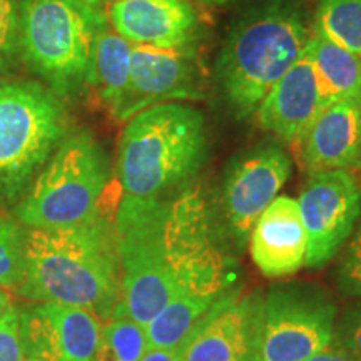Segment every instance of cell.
Here are the masks:
<instances>
[{"instance_id": "8", "label": "cell", "mask_w": 361, "mask_h": 361, "mask_svg": "<svg viewBox=\"0 0 361 361\" xmlns=\"http://www.w3.org/2000/svg\"><path fill=\"white\" fill-rule=\"evenodd\" d=\"M336 305L311 283H276L264 296L259 361H306L333 341Z\"/></svg>"}, {"instance_id": "9", "label": "cell", "mask_w": 361, "mask_h": 361, "mask_svg": "<svg viewBox=\"0 0 361 361\" xmlns=\"http://www.w3.org/2000/svg\"><path fill=\"white\" fill-rule=\"evenodd\" d=\"M291 174V157L281 144L264 139L229 161L223 179V211L234 241L243 247L263 211Z\"/></svg>"}, {"instance_id": "24", "label": "cell", "mask_w": 361, "mask_h": 361, "mask_svg": "<svg viewBox=\"0 0 361 361\" xmlns=\"http://www.w3.org/2000/svg\"><path fill=\"white\" fill-rule=\"evenodd\" d=\"M19 52V2L0 0V72L11 69Z\"/></svg>"}, {"instance_id": "31", "label": "cell", "mask_w": 361, "mask_h": 361, "mask_svg": "<svg viewBox=\"0 0 361 361\" xmlns=\"http://www.w3.org/2000/svg\"><path fill=\"white\" fill-rule=\"evenodd\" d=\"M358 168H361V97H360V107H358Z\"/></svg>"}, {"instance_id": "7", "label": "cell", "mask_w": 361, "mask_h": 361, "mask_svg": "<svg viewBox=\"0 0 361 361\" xmlns=\"http://www.w3.org/2000/svg\"><path fill=\"white\" fill-rule=\"evenodd\" d=\"M62 104L37 82H0V200L16 201L64 137Z\"/></svg>"}, {"instance_id": "32", "label": "cell", "mask_w": 361, "mask_h": 361, "mask_svg": "<svg viewBox=\"0 0 361 361\" xmlns=\"http://www.w3.org/2000/svg\"><path fill=\"white\" fill-rule=\"evenodd\" d=\"M82 2L89 4V6H94V7H99V4L102 2V0H82Z\"/></svg>"}, {"instance_id": "2", "label": "cell", "mask_w": 361, "mask_h": 361, "mask_svg": "<svg viewBox=\"0 0 361 361\" xmlns=\"http://www.w3.org/2000/svg\"><path fill=\"white\" fill-rule=\"evenodd\" d=\"M17 291L35 303L75 306L107 322L121 301L114 219L102 211L67 228L27 229Z\"/></svg>"}, {"instance_id": "5", "label": "cell", "mask_w": 361, "mask_h": 361, "mask_svg": "<svg viewBox=\"0 0 361 361\" xmlns=\"http://www.w3.org/2000/svg\"><path fill=\"white\" fill-rule=\"evenodd\" d=\"M107 17L82 0H20L19 51L52 92H78L89 82L96 39Z\"/></svg>"}, {"instance_id": "10", "label": "cell", "mask_w": 361, "mask_h": 361, "mask_svg": "<svg viewBox=\"0 0 361 361\" xmlns=\"http://www.w3.org/2000/svg\"><path fill=\"white\" fill-rule=\"evenodd\" d=\"M306 231L308 268H322L335 258L353 234L361 216V189L348 169L311 174L298 200Z\"/></svg>"}, {"instance_id": "3", "label": "cell", "mask_w": 361, "mask_h": 361, "mask_svg": "<svg viewBox=\"0 0 361 361\" xmlns=\"http://www.w3.org/2000/svg\"><path fill=\"white\" fill-rule=\"evenodd\" d=\"M311 30L300 0H264L238 17L216 59L214 75L224 106L250 121L269 89L303 52Z\"/></svg>"}, {"instance_id": "1", "label": "cell", "mask_w": 361, "mask_h": 361, "mask_svg": "<svg viewBox=\"0 0 361 361\" xmlns=\"http://www.w3.org/2000/svg\"><path fill=\"white\" fill-rule=\"evenodd\" d=\"M114 226L119 303L142 326L173 298L211 308L234 290L236 264L221 241L213 202L197 184L168 197L121 200Z\"/></svg>"}, {"instance_id": "26", "label": "cell", "mask_w": 361, "mask_h": 361, "mask_svg": "<svg viewBox=\"0 0 361 361\" xmlns=\"http://www.w3.org/2000/svg\"><path fill=\"white\" fill-rule=\"evenodd\" d=\"M331 345L361 361V303L350 305L343 311L340 322L335 323Z\"/></svg>"}, {"instance_id": "16", "label": "cell", "mask_w": 361, "mask_h": 361, "mask_svg": "<svg viewBox=\"0 0 361 361\" xmlns=\"http://www.w3.org/2000/svg\"><path fill=\"white\" fill-rule=\"evenodd\" d=\"M251 258L268 278L291 276L305 266L306 231L300 206L291 196H276L250 234Z\"/></svg>"}, {"instance_id": "19", "label": "cell", "mask_w": 361, "mask_h": 361, "mask_svg": "<svg viewBox=\"0 0 361 361\" xmlns=\"http://www.w3.org/2000/svg\"><path fill=\"white\" fill-rule=\"evenodd\" d=\"M133 44L116 32L106 22L94 45L89 71V85L96 90L111 114H114L123 101L130 75Z\"/></svg>"}, {"instance_id": "14", "label": "cell", "mask_w": 361, "mask_h": 361, "mask_svg": "<svg viewBox=\"0 0 361 361\" xmlns=\"http://www.w3.org/2000/svg\"><path fill=\"white\" fill-rule=\"evenodd\" d=\"M107 22L134 45L194 51L201 20L189 0H111Z\"/></svg>"}, {"instance_id": "28", "label": "cell", "mask_w": 361, "mask_h": 361, "mask_svg": "<svg viewBox=\"0 0 361 361\" xmlns=\"http://www.w3.org/2000/svg\"><path fill=\"white\" fill-rule=\"evenodd\" d=\"M306 361H356L353 356H350L346 351L336 348L335 345H329L319 353H316Z\"/></svg>"}, {"instance_id": "27", "label": "cell", "mask_w": 361, "mask_h": 361, "mask_svg": "<svg viewBox=\"0 0 361 361\" xmlns=\"http://www.w3.org/2000/svg\"><path fill=\"white\" fill-rule=\"evenodd\" d=\"M188 340L174 348H149L139 361H184Z\"/></svg>"}, {"instance_id": "15", "label": "cell", "mask_w": 361, "mask_h": 361, "mask_svg": "<svg viewBox=\"0 0 361 361\" xmlns=\"http://www.w3.org/2000/svg\"><path fill=\"white\" fill-rule=\"evenodd\" d=\"M318 114V84L306 44L295 64L269 89L255 116L264 130L284 142L300 144Z\"/></svg>"}, {"instance_id": "23", "label": "cell", "mask_w": 361, "mask_h": 361, "mask_svg": "<svg viewBox=\"0 0 361 361\" xmlns=\"http://www.w3.org/2000/svg\"><path fill=\"white\" fill-rule=\"evenodd\" d=\"M338 288L346 296L361 300V223L350 236L336 268Z\"/></svg>"}, {"instance_id": "29", "label": "cell", "mask_w": 361, "mask_h": 361, "mask_svg": "<svg viewBox=\"0 0 361 361\" xmlns=\"http://www.w3.org/2000/svg\"><path fill=\"white\" fill-rule=\"evenodd\" d=\"M202 6L213 8H229V7H251L256 4L264 2V0H197Z\"/></svg>"}, {"instance_id": "30", "label": "cell", "mask_w": 361, "mask_h": 361, "mask_svg": "<svg viewBox=\"0 0 361 361\" xmlns=\"http://www.w3.org/2000/svg\"><path fill=\"white\" fill-rule=\"evenodd\" d=\"M12 306V298L8 295L7 290L0 288V316H2L6 311Z\"/></svg>"}, {"instance_id": "11", "label": "cell", "mask_w": 361, "mask_h": 361, "mask_svg": "<svg viewBox=\"0 0 361 361\" xmlns=\"http://www.w3.org/2000/svg\"><path fill=\"white\" fill-rule=\"evenodd\" d=\"M263 319L261 291L234 288L192 329L184 361H259Z\"/></svg>"}, {"instance_id": "22", "label": "cell", "mask_w": 361, "mask_h": 361, "mask_svg": "<svg viewBox=\"0 0 361 361\" xmlns=\"http://www.w3.org/2000/svg\"><path fill=\"white\" fill-rule=\"evenodd\" d=\"M27 229L19 221L0 216V288H19L25 269Z\"/></svg>"}, {"instance_id": "21", "label": "cell", "mask_w": 361, "mask_h": 361, "mask_svg": "<svg viewBox=\"0 0 361 361\" xmlns=\"http://www.w3.org/2000/svg\"><path fill=\"white\" fill-rule=\"evenodd\" d=\"M313 29L361 56V0H319Z\"/></svg>"}, {"instance_id": "17", "label": "cell", "mask_w": 361, "mask_h": 361, "mask_svg": "<svg viewBox=\"0 0 361 361\" xmlns=\"http://www.w3.org/2000/svg\"><path fill=\"white\" fill-rule=\"evenodd\" d=\"M360 99L324 107L301 139V162L311 174L358 168Z\"/></svg>"}, {"instance_id": "4", "label": "cell", "mask_w": 361, "mask_h": 361, "mask_svg": "<svg viewBox=\"0 0 361 361\" xmlns=\"http://www.w3.org/2000/svg\"><path fill=\"white\" fill-rule=\"evenodd\" d=\"M207 157L206 119L186 102H164L130 117L117 149L121 200L149 201L186 186Z\"/></svg>"}, {"instance_id": "13", "label": "cell", "mask_w": 361, "mask_h": 361, "mask_svg": "<svg viewBox=\"0 0 361 361\" xmlns=\"http://www.w3.org/2000/svg\"><path fill=\"white\" fill-rule=\"evenodd\" d=\"M25 355L44 361H96L102 322L87 310L35 303L20 310Z\"/></svg>"}, {"instance_id": "18", "label": "cell", "mask_w": 361, "mask_h": 361, "mask_svg": "<svg viewBox=\"0 0 361 361\" xmlns=\"http://www.w3.org/2000/svg\"><path fill=\"white\" fill-rule=\"evenodd\" d=\"M319 92V112L340 101L361 97V56L313 29L308 39Z\"/></svg>"}, {"instance_id": "25", "label": "cell", "mask_w": 361, "mask_h": 361, "mask_svg": "<svg viewBox=\"0 0 361 361\" xmlns=\"http://www.w3.org/2000/svg\"><path fill=\"white\" fill-rule=\"evenodd\" d=\"M20 310L11 306L0 316V361H25Z\"/></svg>"}, {"instance_id": "12", "label": "cell", "mask_w": 361, "mask_h": 361, "mask_svg": "<svg viewBox=\"0 0 361 361\" xmlns=\"http://www.w3.org/2000/svg\"><path fill=\"white\" fill-rule=\"evenodd\" d=\"M204 96V79L194 51L133 44L129 84L112 117L129 121L157 104L201 101Z\"/></svg>"}, {"instance_id": "6", "label": "cell", "mask_w": 361, "mask_h": 361, "mask_svg": "<svg viewBox=\"0 0 361 361\" xmlns=\"http://www.w3.org/2000/svg\"><path fill=\"white\" fill-rule=\"evenodd\" d=\"M111 169L106 152L89 130L66 137L16 206L29 229L75 226L102 213Z\"/></svg>"}, {"instance_id": "33", "label": "cell", "mask_w": 361, "mask_h": 361, "mask_svg": "<svg viewBox=\"0 0 361 361\" xmlns=\"http://www.w3.org/2000/svg\"><path fill=\"white\" fill-rule=\"evenodd\" d=\"M25 361H44V360H39V358H34V356H27Z\"/></svg>"}, {"instance_id": "20", "label": "cell", "mask_w": 361, "mask_h": 361, "mask_svg": "<svg viewBox=\"0 0 361 361\" xmlns=\"http://www.w3.org/2000/svg\"><path fill=\"white\" fill-rule=\"evenodd\" d=\"M147 350L146 326L134 322L117 303L111 318L102 323L96 361H139Z\"/></svg>"}]
</instances>
